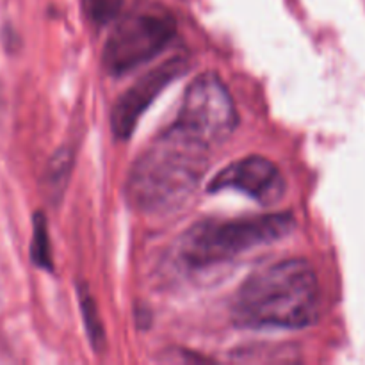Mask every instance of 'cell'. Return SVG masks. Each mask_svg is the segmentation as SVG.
<instances>
[{
	"instance_id": "6da1fadb",
	"label": "cell",
	"mask_w": 365,
	"mask_h": 365,
	"mask_svg": "<svg viewBox=\"0 0 365 365\" xmlns=\"http://www.w3.org/2000/svg\"><path fill=\"white\" fill-rule=\"evenodd\" d=\"M209 150L173 123L132 166L127 178L128 202L150 214L177 210L195 195L207 173Z\"/></svg>"
},
{
	"instance_id": "7a4b0ae2",
	"label": "cell",
	"mask_w": 365,
	"mask_h": 365,
	"mask_svg": "<svg viewBox=\"0 0 365 365\" xmlns=\"http://www.w3.org/2000/svg\"><path fill=\"white\" fill-rule=\"evenodd\" d=\"M319 309V284L314 267L289 259L246 278L234 302V319L245 328L298 330L312 324Z\"/></svg>"
},
{
	"instance_id": "3957f363",
	"label": "cell",
	"mask_w": 365,
	"mask_h": 365,
	"mask_svg": "<svg viewBox=\"0 0 365 365\" xmlns=\"http://www.w3.org/2000/svg\"><path fill=\"white\" fill-rule=\"evenodd\" d=\"M294 228L291 214H262L228 221H203L182 237L180 257L191 267L230 262L252 250L273 245Z\"/></svg>"
},
{
	"instance_id": "277c9868",
	"label": "cell",
	"mask_w": 365,
	"mask_h": 365,
	"mask_svg": "<svg viewBox=\"0 0 365 365\" xmlns=\"http://www.w3.org/2000/svg\"><path fill=\"white\" fill-rule=\"evenodd\" d=\"M177 32V21L168 11L146 9L123 18L103 46V66L121 75L152 61Z\"/></svg>"
},
{
	"instance_id": "5b68a950",
	"label": "cell",
	"mask_w": 365,
	"mask_h": 365,
	"mask_svg": "<svg viewBox=\"0 0 365 365\" xmlns=\"http://www.w3.org/2000/svg\"><path fill=\"white\" fill-rule=\"evenodd\" d=\"M173 123L209 148L230 138L237 127V110L217 75L203 73L187 86Z\"/></svg>"
},
{
	"instance_id": "8992f818",
	"label": "cell",
	"mask_w": 365,
	"mask_h": 365,
	"mask_svg": "<svg viewBox=\"0 0 365 365\" xmlns=\"http://www.w3.org/2000/svg\"><path fill=\"white\" fill-rule=\"evenodd\" d=\"M187 64L182 57L166 61L143 75L132 88L123 93L110 114V127L118 139H128L138 125L139 118L150 107V103L185 71Z\"/></svg>"
},
{
	"instance_id": "52a82bcc",
	"label": "cell",
	"mask_w": 365,
	"mask_h": 365,
	"mask_svg": "<svg viewBox=\"0 0 365 365\" xmlns=\"http://www.w3.org/2000/svg\"><path fill=\"white\" fill-rule=\"evenodd\" d=\"M207 189L209 192L234 189L252 196L262 205H273L284 195L285 182L277 164L266 157L248 155L221 170Z\"/></svg>"
},
{
	"instance_id": "ba28073f",
	"label": "cell",
	"mask_w": 365,
	"mask_h": 365,
	"mask_svg": "<svg viewBox=\"0 0 365 365\" xmlns=\"http://www.w3.org/2000/svg\"><path fill=\"white\" fill-rule=\"evenodd\" d=\"M70 171H71L70 150H59V152H56V155L50 159L48 166H46L45 177H43V182H45L48 195L52 196L63 195L64 187H66L68 184V178H70Z\"/></svg>"
},
{
	"instance_id": "9c48e42d",
	"label": "cell",
	"mask_w": 365,
	"mask_h": 365,
	"mask_svg": "<svg viewBox=\"0 0 365 365\" xmlns=\"http://www.w3.org/2000/svg\"><path fill=\"white\" fill-rule=\"evenodd\" d=\"M32 245H31V259L38 267L46 271H52V253H50V239L46 220L43 212H36L32 220Z\"/></svg>"
},
{
	"instance_id": "30bf717a",
	"label": "cell",
	"mask_w": 365,
	"mask_h": 365,
	"mask_svg": "<svg viewBox=\"0 0 365 365\" xmlns=\"http://www.w3.org/2000/svg\"><path fill=\"white\" fill-rule=\"evenodd\" d=\"M81 309H82V316H84V323H86V330H88L89 339H91L93 346L96 349L102 348L103 341H106V335H103V328L102 323H100L98 317V309H96L95 299L89 296L88 289H81Z\"/></svg>"
},
{
	"instance_id": "8fae6325",
	"label": "cell",
	"mask_w": 365,
	"mask_h": 365,
	"mask_svg": "<svg viewBox=\"0 0 365 365\" xmlns=\"http://www.w3.org/2000/svg\"><path fill=\"white\" fill-rule=\"evenodd\" d=\"M89 20L96 25H107L118 18L123 0H82Z\"/></svg>"
}]
</instances>
